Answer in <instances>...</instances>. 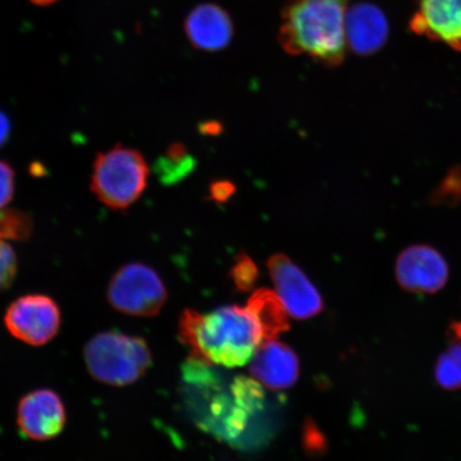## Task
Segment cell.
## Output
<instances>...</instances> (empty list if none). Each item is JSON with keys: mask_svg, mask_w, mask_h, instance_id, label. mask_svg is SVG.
Instances as JSON below:
<instances>
[{"mask_svg": "<svg viewBox=\"0 0 461 461\" xmlns=\"http://www.w3.org/2000/svg\"><path fill=\"white\" fill-rule=\"evenodd\" d=\"M178 333L194 360L224 367L246 366L263 342L255 319L238 305L210 314L187 309L178 322Z\"/></svg>", "mask_w": 461, "mask_h": 461, "instance_id": "1", "label": "cell"}, {"mask_svg": "<svg viewBox=\"0 0 461 461\" xmlns=\"http://www.w3.org/2000/svg\"><path fill=\"white\" fill-rule=\"evenodd\" d=\"M349 0H287L281 14L279 43L287 54L307 55L328 68L342 65L348 42Z\"/></svg>", "mask_w": 461, "mask_h": 461, "instance_id": "2", "label": "cell"}, {"mask_svg": "<svg viewBox=\"0 0 461 461\" xmlns=\"http://www.w3.org/2000/svg\"><path fill=\"white\" fill-rule=\"evenodd\" d=\"M84 359L86 371L97 383L124 387L146 374L152 355L143 339L107 331L96 334L86 344Z\"/></svg>", "mask_w": 461, "mask_h": 461, "instance_id": "3", "label": "cell"}, {"mask_svg": "<svg viewBox=\"0 0 461 461\" xmlns=\"http://www.w3.org/2000/svg\"><path fill=\"white\" fill-rule=\"evenodd\" d=\"M149 169L136 149L118 144L97 155L91 176V190L101 203L118 212L129 210L148 186Z\"/></svg>", "mask_w": 461, "mask_h": 461, "instance_id": "4", "label": "cell"}, {"mask_svg": "<svg viewBox=\"0 0 461 461\" xmlns=\"http://www.w3.org/2000/svg\"><path fill=\"white\" fill-rule=\"evenodd\" d=\"M106 295L118 312L136 317L157 316L168 298L158 274L141 263L121 267L109 282Z\"/></svg>", "mask_w": 461, "mask_h": 461, "instance_id": "5", "label": "cell"}, {"mask_svg": "<svg viewBox=\"0 0 461 461\" xmlns=\"http://www.w3.org/2000/svg\"><path fill=\"white\" fill-rule=\"evenodd\" d=\"M5 326L19 341L44 346L56 338L61 327V312L53 298L32 294L17 298L5 311Z\"/></svg>", "mask_w": 461, "mask_h": 461, "instance_id": "6", "label": "cell"}, {"mask_svg": "<svg viewBox=\"0 0 461 461\" xmlns=\"http://www.w3.org/2000/svg\"><path fill=\"white\" fill-rule=\"evenodd\" d=\"M267 267L276 295L294 319H312L324 311L320 292L290 258L276 253L268 259Z\"/></svg>", "mask_w": 461, "mask_h": 461, "instance_id": "7", "label": "cell"}, {"mask_svg": "<svg viewBox=\"0 0 461 461\" xmlns=\"http://www.w3.org/2000/svg\"><path fill=\"white\" fill-rule=\"evenodd\" d=\"M449 268L447 259L429 245H413L397 257L395 279L403 291L436 294L446 286Z\"/></svg>", "mask_w": 461, "mask_h": 461, "instance_id": "8", "label": "cell"}, {"mask_svg": "<svg viewBox=\"0 0 461 461\" xmlns=\"http://www.w3.org/2000/svg\"><path fill=\"white\" fill-rule=\"evenodd\" d=\"M16 423L28 439L38 442L54 439L66 428L65 403L54 391H33L20 401Z\"/></svg>", "mask_w": 461, "mask_h": 461, "instance_id": "9", "label": "cell"}, {"mask_svg": "<svg viewBox=\"0 0 461 461\" xmlns=\"http://www.w3.org/2000/svg\"><path fill=\"white\" fill-rule=\"evenodd\" d=\"M411 29L461 53V0H419Z\"/></svg>", "mask_w": 461, "mask_h": 461, "instance_id": "10", "label": "cell"}, {"mask_svg": "<svg viewBox=\"0 0 461 461\" xmlns=\"http://www.w3.org/2000/svg\"><path fill=\"white\" fill-rule=\"evenodd\" d=\"M249 371L258 384L281 391L296 384L301 366L295 351L272 339L258 346L250 360Z\"/></svg>", "mask_w": 461, "mask_h": 461, "instance_id": "11", "label": "cell"}, {"mask_svg": "<svg viewBox=\"0 0 461 461\" xmlns=\"http://www.w3.org/2000/svg\"><path fill=\"white\" fill-rule=\"evenodd\" d=\"M185 32L195 50L214 53L230 44L234 25L230 14L221 5L202 4L188 14Z\"/></svg>", "mask_w": 461, "mask_h": 461, "instance_id": "12", "label": "cell"}, {"mask_svg": "<svg viewBox=\"0 0 461 461\" xmlns=\"http://www.w3.org/2000/svg\"><path fill=\"white\" fill-rule=\"evenodd\" d=\"M345 36L348 46L356 54H373L387 40V19L372 5H355L346 13Z\"/></svg>", "mask_w": 461, "mask_h": 461, "instance_id": "13", "label": "cell"}, {"mask_svg": "<svg viewBox=\"0 0 461 461\" xmlns=\"http://www.w3.org/2000/svg\"><path fill=\"white\" fill-rule=\"evenodd\" d=\"M246 309L255 319L263 341H272L281 333L290 330V321L284 303L276 293L267 288H261L253 293Z\"/></svg>", "mask_w": 461, "mask_h": 461, "instance_id": "14", "label": "cell"}, {"mask_svg": "<svg viewBox=\"0 0 461 461\" xmlns=\"http://www.w3.org/2000/svg\"><path fill=\"white\" fill-rule=\"evenodd\" d=\"M194 166V161L188 154L187 149L181 143H175L168 149L166 157L161 159V180L172 183L188 175Z\"/></svg>", "mask_w": 461, "mask_h": 461, "instance_id": "15", "label": "cell"}, {"mask_svg": "<svg viewBox=\"0 0 461 461\" xmlns=\"http://www.w3.org/2000/svg\"><path fill=\"white\" fill-rule=\"evenodd\" d=\"M32 232V221L26 212L14 209L0 210V234L8 240H26Z\"/></svg>", "mask_w": 461, "mask_h": 461, "instance_id": "16", "label": "cell"}, {"mask_svg": "<svg viewBox=\"0 0 461 461\" xmlns=\"http://www.w3.org/2000/svg\"><path fill=\"white\" fill-rule=\"evenodd\" d=\"M258 278V270L252 258L247 255H240L230 269V279L240 292H249L255 287Z\"/></svg>", "mask_w": 461, "mask_h": 461, "instance_id": "17", "label": "cell"}, {"mask_svg": "<svg viewBox=\"0 0 461 461\" xmlns=\"http://www.w3.org/2000/svg\"><path fill=\"white\" fill-rule=\"evenodd\" d=\"M17 275V258L14 248L0 234V293L14 285Z\"/></svg>", "mask_w": 461, "mask_h": 461, "instance_id": "18", "label": "cell"}, {"mask_svg": "<svg viewBox=\"0 0 461 461\" xmlns=\"http://www.w3.org/2000/svg\"><path fill=\"white\" fill-rule=\"evenodd\" d=\"M435 376L438 384L447 391L461 389V375L452 357L447 353L438 358L435 367Z\"/></svg>", "mask_w": 461, "mask_h": 461, "instance_id": "19", "label": "cell"}, {"mask_svg": "<svg viewBox=\"0 0 461 461\" xmlns=\"http://www.w3.org/2000/svg\"><path fill=\"white\" fill-rule=\"evenodd\" d=\"M303 447L311 456H321L327 452L328 442L321 430L312 420H305L303 431Z\"/></svg>", "mask_w": 461, "mask_h": 461, "instance_id": "20", "label": "cell"}, {"mask_svg": "<svg viewBox=\"0 0 461 461\" xmlns=\"http://www.w3.org/2000/svg\"><path fill=\"white\" fill-rule=\"evenodd\" d=\"M15 172L7 161L0 160V210L5 209L14 198Z\"/></svg>", "mask_w": 461, "mask_h": 461, "instance_id": "21", "label": "cell"}, {"mask_svg": "<svg viewBox=\"0 0 461 461\" xmlns=\"http://www.w3.org/2000/svg\"><path fill=\"white\" fill-rule=\"evenodd\" d=\"M235 192L236 187L232 182L217 181L211 185L210 197L217 202V203H224V202L232 197Z\"/></svg>", "mask_w": 461, "mask_h": 461, "instance_id": "22", "label": "cell"}, {"mask_svg": "<svg viewBox=\"0 0 461 461\" xmlns=\"http://www.w3.org/2000/svg\"><path fill=\"white\" fill-rule=\"evenodd\" d=\"M11 123L8 115L0 111V148L9 140Z\"/></svg>", "mask_w": 461, "mask_h": 461, "instance_id": "23", "label": "cell"}, {"mask_svg": "<svg viewBox=\"0 0 461 461\" xmlns=\"http://www.w3.org/2000/svg\"><path fill=\"white\" fill-rule=\"evenodd\" d=\"M447 334L453 342L461 343V321H454L449 324Z\"/></svg>", "mask_w": 461, "mask_h": 461, "instance_id": "24", "label": "cell"}, {"mask_svg": "<svg viewBox=\"0 0 461 461\" xmlns=\"http://www.w3.org/2000/svg\"><path fill=\"white\" fill-rule=\"evenodd\" d=\"M447 353L451 356L454 362L456 363L461 375V343H453L451 346H449Z\"/></svg>", "mask_w": 461, "mask_h": 461, "instance_id": "25", "label": "cell"}, {"mask_svg": "<svg viewBox=\"0 0 461 461\" xmlns=\"http://www.w3.org/2000/svg\"><path fill=\"white\" fill-rule=\"evenodd\" d=\"M201 130L206 135H217L221 131V125L217 122H207L201 126Z\"/></svg>", "mask_w": 461, "mask_h": 461, "instance_id": "26", "label": "cell"}, {"mask_svg": "<svg viewBox=\"0 0 461 461\" xmlns=\"http://www.w3.org/2000/svg\"><path fill=\"white\" fill-rule=\"evenodd\" d=\"M29 2L39 5V7H49V5H55L59 0H29Z\"/></svg>", "mask_w": 461, "mask_h": 461, "instance_id": "27", "label": "cell"}]
</instances>
